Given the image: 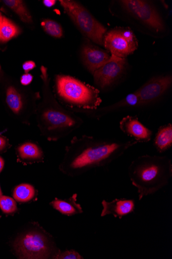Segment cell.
Returning <instances> with one entry per match:
<instances>
[{"label": "cell", "instance_id": "cell-1", "mask_svg": "<svg viewBox=\"0 0 172 259\" xmlns=\"http://www.w3.org/2000/svg\"><path fill=\"white\" fill-rule=\"evenodd\" d=\"M138 143L132 139L88 135L74 137L65 148L59 170L66 176L75 178L97 168L107 166Z\"/></svg>", "mask_w": 172, "mask_h": 259}, {"label": "cell", "instance_id": "cell-21", "mask_svg": "<svg viewBox=\"0 0 172 259\" xmlns=\"http://www.w3.org/2000/svg\"><path fill=\"white\" fill-rule=\"evenodd\" d=\"M0 208L6 214L14 213L17 209L15 201L11 197L4 196L0 197Z\"/></svg>", "mask_w": 172, "mask_h": 259}, {"label": "cell", "instance_id": "cell-11", "mask_svg": "<svg viewBox=\"0 0 172 259\" xmlns=\"http://www.w3.org/2000/svg\"><path fill=\"white\" fill-rule=\"evenodd\" d=\"M120 130L136 142L140 144L149 143L152 140L153 132L143 124L137 116L128 115L120 122Z\"/></svg>", "mask_w": 172, "mask_h": 259}, {"label": "cell", "instance_id": "cell-18", "mask_svg": "<svg viewBox=\"0 0 172 259\" xmlns=\"http://www.w3.org/2000/svg\"><path fill=\"white\" fill-rule=\"evenodd\" d=\"M34 187L29 184H21L15 187L13 192L14 199L19 202H27L36 195Z\"/></svg>", "mask_w": 172, "mask_h": 259}, {"label": "cell", "instance_id": "cell-24", "mask_svg": "<svg viewBox=\"0 0 172 259\" xmlns=\"http://www.w3.org/2000/svg\"><path fill=\"white\" fill-rule=\"evenodd\" d=\"M36 67V64L33 61H27L23 64L22 67L25 74H28L31 70Z\"/></svg>", "mask_w": 172, "mask_h": 259}, {"label": "cell", "instance_id": "cell-14", "mask_svg": "<svg viewBox=\"0 0 172 259\" xmlns=\"http://www.w3.org/2000/svg\"><path fill=\"white\" fill-rule=\"evenodd\" d=\"M20 160L26 164L43 162L44 154L41 147L34 141L29 140L20 145L17 149Z\"/></svg>", "mask_w": 172, "mask_h": 259}, {"label": "cell", "instance_id": "cell-10", "mask_svg": "<svg viewBox=\"0 0 172 259\" xmlns=\"http://www.w3.org/2000/svg\"><path fill=\"white\" fill-rule=\"evenodd\" d=\"M103 46L111 55L124 59L133 54L138 47V45L131 42L125 37L121 28L114 29L106 33Z\"/></svg>", "mask_w": 172, "mask_h": 259}, {"label": "cell", "instance_id": "cell-22", "mask_svg": "<svg viewBox=\"0 0 172 259\" xmlns=\"http://www.w3.org/2000/svg\"><path fill=\"white\" fill-rule=\"evenodd\" d=\"M56 258L58 259H82L83 257L79 253L74 250H66L60 252L58 254Z\"/></svg>", "mask_w": 172, "mask_h": 259}, {"label": "cell", "instance_id": "cell-8", "mask_svg": "<svg viewBox=\"0 0 172 259\" xmlns=\"http://www.w3.org/2000/svg\"><path fill=\"white\" fill-rule=\"evenodd\" d=\"M126 59L111 55L109 60L92 75L96 86L106 90L113 85L125 71Z\"/></svg>", "mask_w": 172, "mask_h": 259}, {"label": "cell", "instance_id": "cell-9", "mask_svg": "<svg viewBox=\"0 0 172 259\" xmlns=\"http://www.w3.org/2000/svg\"><path fill=\"white\" fill-rule=\"evenodd\" d=\"M171 84L172 77L170 75L156 76L146 81L136 91L141 106L157 101L164 95Z\"/></svg>", "mask_w": 172, "mask_h": 259}, {"label": "cell", "instance_id": "cell-4", "mask_svg": "<svg viewBox=\"0 0 172 259\" xmlns=\"http://www.w3.org/2000/svg\"><path fill=\"white\" fill-rule=\"evenodd\" d=\"M55 89L59 99L69 108L93 110L102 103L99 90L70 76H56Z\"/></svg>", "mask_w": 172, "mask_h": 259}, {"label": "cell", "instance_id": "cell-17", "mask_svg": "<svg viewBox=\"0 0 172 259\" xmlns=\"http://www.w3.org/2000/svg\"><path fill=\"white\" fill-rule=\"evenodd\" d=\"M20 32V29L13 22L0 13V41L7 42Z\"/></svg>", "mask_w": 172, "mask_h": 259}, {"label": "cell", "instance_id": "cell-16", "mask_svg": "<svg viewBox=\"0 0 172 259\" xmlns=\"http://www.w3.org/2000/svg\"><path fill=\"white\" fill-rule=\"evenodd\" d=\"M153 145L159 153H163L172 147V125L170 123L161 126L155 135Z\"/></svg>", "mask_w": 172, "mask_h": 259}, {"label": "cell", "instance_id": "cell-2", "mask_svg": "<svg viewBox=\"0 0 172 259\" xmlns=\"http://www.w3.org/2000/svg\"><path fill=\"white\" fill-rule=\"evenodd\" d=\"M42 99L36 116L41 135L49 141H58L81 127L83 120L72 111L64 109L53 95L46 70H41Z\"/></svg>", "mask_w": 172, "mask_h": 259}, {"label": "cell", "instance_id": "cell-15", "mask_svg": "<svg viewBox=\"0 0 172 259\" xmlns=\"http://www.w3.org/2000/svg\"><path fill=\"white\" fill-rule=\"evenodd\" d=\"M77 195L74 194L71 197L66 200L55 199L50 205L63 215L71 217L83 213V208L80 204L77 203Z\"/></svg>", "mask_w": 172, "mask_h": 259}, {"label": "cell", "instance_id": "cell-25", "mask_svg": "<svg viewBox=\"0 0 172 259\" xmlns=\"http://www.w3.org/2000/svg\"><path fill=\"white\" fill-rule=\"evenodd\" d=\"M9 146L8 140L7 139L0 135V153L4 152Z\"/></svg>", "mask_w": 172, "mask_h": 259}, {"label": "cell", "instance_id": "cell-19", "mask_svg": "<svg viewBox=\"0 0 172 259\" xmlns=\"http://www.w3.org/2000/svg\"><path fill=\"white\" fill-rule=\"evenodd\" d=\"M4 3L17 14L23 22L30 23L33 22L31 14L23 2L19 0H5Z\"/></svg>", "mask_w": 172, "mask_h": 259}, {"label": "cell", "instance_id": "cell-28", "mask_svg": "<svg viewBox=\"0 0 172 259\" xmlns=\"http://www.w3.org/2000/svg\"><path fill=\"white\" fill-rule=\"evenodd\" d=\"M3 196V192H2V188H1V187H0V197H1Z\"/></svg>", "mask_w": 172, "mask_h": 259}, {"label": "cell", "instance_id": "cell-13", "mask_svg": "<svg viewBox=\"0 0 172 259\" xmlns=\"http://www.w3.org/2000/svg\"><path fill=\"white\" fill-rule=\"evenodd\" d=\"M102 205L101 217L112 215L119 219L134 212L136 207L134 199H116L110 202L103 200Z\"/></svg>", "mask_w": 172, "mask_h": 259}, {"label": "cell", "instance_id": "cell-27", "mask_svg": "<svg viewBox=\"0 0 172 259\" xmlns=\"http://www.w3.org/2000/svg\"><path fill=\"white\" fill-rule=\"evenodd\" d=\"M5 160L4 158L0 156V173H1L4 168L5 166Z\"/></svg>", "mask_w": 172, "mask_h": 259}, {"label": "cell", "instance_id": "cell-20", "mask_svg": "<svg viewBox=\"0 0 172 259\" xmlns=\"http://www.w3.org/2000/svg\"><path fill=\"white\" fill-rule=\"evenodd\" d=\"M41 26L45 32L53 37L61 38L63 36V30L59 23L51 19H44Z\"/></svg>", "mask_w": 172, "mask_h": 259}, {"label": "cell", "instance_id": "cell-6", "mask_svg": "<svg viewBox=\"0 0 172 259\" xmlns=\"http://www.w3.org/2000/svg\"><path fill=\"white\" fill-rule=\"evenodd\" d=\"M65 12L82 34L93 42L103 46L106 28L83 6L71 0H61Z\"/></svg>", "mask_w": 172, "mask_h": 259}, {"label": "cell", "instance_id": "cell-7", "mask_svg": "<svg viewBox=\"0 0 172 259\" xmlns=\"http://www.w3.org/2000/svg\"><path fill=\"white\" fill-rule=\"evenodd\" d=\"M123 8L147 26L157 32L165 29L164 22L155 8L150 3L142 0L120 1Z\"/></svg>", "mask_w": 172, "mask_h": 259}, {"label": "cell", "instance_id": "cell-5", "mask_svg": "<svg viewBox=\"0 0 172 259\" xmlns=\"http://www.w3.org/2000/svg\"><path fill=\"white\" fill-rule=\"evenodd\" d=\"M14 248L22 258H56L61 251L51 235L37 226L20 235Z\"/></svg>", "mask_w": 172, "mask_h": 259}, {"label": "cell", "instance_id": "cell-26", "mask_svg": "<svg viewBox=\"0 0 172 259\" xmlns=\"http://www.w3.org/2000/svg\"><path fill=\"white\" fill-rule=\"evenodd\" d=\"M55 3L56 1H53V0H45V1H43V4L47 7H52Z\"/></svg>", "mask_w": 172, "mask_h": 259}, {"label": "cell", "instance_id": "cell-12", "mask_svg": "<svg viewBox=\"0 0 172 259\" xmlns=\"http://www.w3.org/2000/svg\"><path fill=\"white\" fill-rule=\"evenodd\" d=\"M81 53L84 65L92 75L111 57L107 52L90 44H84Z\"/></svg>", "mask_w": 172, "mask_h": 259}, {"label": "cell", "instance_id": "cell-3", "mask_svg": "<svg viewBox=\"0 0 172 259\" xmlns=\"http://www.w3.org/2000/svg\"><path fill=\"white\" fill-rule=\"evenodd\" d=\"M139 200L153 195L167 185L172 177L171 159L165 156L143 155L135 159L128 168Z\"/></svg>", "mask_w": 172, "mask_h": 259}, {"label": "cell", "instance_id": "cell-23", "mask_svg": "<svg viewBox=\"0 0 172 259\" xmlns=\"http://www.w3.org/2000/svg\"><path fill=\"white\" fill-rule=\"evenodd\" d=\"M33 76L28 73V74H24L23 75L20 79L21 84L23 85H28L30 84L33 81Z\"/></svg>", "mask_w": 172, "mask_h": 259}]
</instances>
